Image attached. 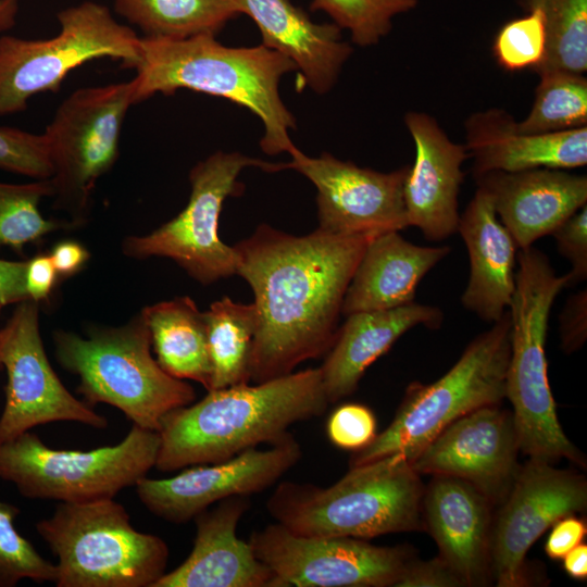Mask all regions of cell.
Instances as JSON below:
<instances>
[{"mask_svg":"<svg viewBox=\"0 0 587 587\" xmlns=\"http://www.w3.org/2000/svg\"><path fill=\"white\" fill-rule=\"evenodd\" d=\"M372 235L294 236L261 224L234 247L259 323L250 382L287 375L332 348L344 298Z\"/></svg>","mask_w":587,"mask_h":587,"instance_id":"1","label":"cell"},{"mask_svg":"<svg viewBox=\"0 0 587 587\" xmlns=\"http://www.w3.org/2000/svg\"><path fill=\"white\" fill-rule=\"evenodd\" d=\"M328 405L320 367L208 390L201 400L164 416L154 467L173 472L273 445L289 435L292 425L321 416Z\"/></svg>","mask_w":587,"mask_h":587,"instance_id":"2","label":"cell"},{"mask_svg":"<svg viewBox=\"0 0 587 587\" xmlns=\"http://www.w3.org/2000/svg\"><path fill=\"white\" fill-rule=\"evenodd\" d=\"M134 70L135 104L155 93L170 96L178 89L221 97L262 121L260 147L265 153H289L296 147L289 137L296 121L283 102L278 86L282 77L297 71V66L262 43L227 47L211 34L184 39L142 37Z\"/></svg>","mask_w":587,"mask_h":587,"instance_id":"3","label":"cell"},{"mask_svg":"<svg viewBox=\"0 0 587 587\" xmlns=\"http://www.w3.org/2000/svg\"><path fill=\"white\" fill-rule=\"evenodd\" d=\"M420 474L396 453L349 467L335 484L279 483L266 510L290 533L304 537L377 536L423 528Z\"/></svg>","mask_w":587,"mask_h":587,"instance_id":"4","label":"cell"},{"mask_svg":"<svg viewBox=\"0 0 587 587\" xmlns=\"http://www.w3.org/2000/svg\"><path fill=\"white\" fill-rule=\"evenodd\" d=\"M567 286V274L557 275L544 252L533 246L519 250L515 289L508 309L505 398L512 404L520 451L550 463L567 459L585 465L559 422L545 350L553 301Z\"/></svg>","mask_w":587,"mask_h":587,"instance_id":"5","label":"cell"},{"mask_svg":"<svg viewBox=\"0 0 587 587\" xmlns=\"http://www.w3.org/2000/svg\"><path fill=\"white\" fill-rule=\"evenodd\" d=\"M59 364L79 378L89 405L110 404L134 425L158 432L171 411L196 399L193 387L167 374L151 354L150 330L139 313L121 326H89L86 337L55 329Z\"/></svg>","mask_w":587,"mask_h":587,"instance_id":"6","label":"cell"},{"mask_svg":"<svg viewBox=\"0 0 587 587\" xmlns=\"http://www.w3.org/2000/svg\"><path fill=\"white\" fill-rule=\"evenodd\" d=\"M36 530L58 558L57 587H153L166 573V542L134 528L114 498L59 502Z\"/></svg>","mask_w":587,"mask_h":587,"instance_id":"7","label":"cell"},{"mask_svg":"<svg viewBox=\"0 0 587 587\" xmlns=\"http://www.w3.org/2000/svg\"><path fill=\"white\" fill-rule=\"evenodd\" d=\"M510 357L507 312L476 336L454 365L432 384L412 383L391 423L364 448L354 451L349 467L390 454L412 461L442 429L464 414L505 398Z\"/></svg>","mask_w":587,"mask_h":587,"instance_id":"8","label":"cell"},{"mask_svg":"<svg viewBox=\"0 0 587 587\" xmlns=\"http://www.w3.org/2000/svg\"><path fill=\"white\" fill-rule=\"evenodd\" d=\"M159 447L158 432L134 424L118 444L88 451L52 449L29 430L0 444V478L28 499L114 498L154 467Z\"/></svg>","mask_w":587,"mask_h":587,"instance_id":"9","label":"cell"},{"mask_svg":"<svg viewBox=\"0 0 587 587\" xmlns=\"http://www.w3.org/2000/svg\"><path fill=\"white\" fill-rule=\"evenodd\" d=\"M60 32L48 39L0 37V117L24 111L29 98L58 92L74 68L110 58L135 68L140 37L109 9L85 1L58 14Z\"/></svg>","mask_w":587,"mask_h":587,"instance_id":"10","label":"cell"},{"mask_svg":"<svg viewBox=\"0 0 587 587\" xmlns=\"http://www.w3.org/2000/svg\"><path fill=\"white\" fill-rule=\"evenodd\" d=\"M135 104L132 80L80 88L58 107L46 127L53 167V208L82 226L99 178L115 164L126 114Z\"/></svg>","mask_w":587,"mask_h":587,"instance_id":"11","label":"cell"},{"mask_svg":"<svg viewBox=\"0 0 587 587\" xmlns=\"http://www.w3.org/2000/svg\"><path fill=\"white\" fill-rule=\"evenodd\" d=\"M249 166L265 172L284 170V163L239 152L212 153L190 170L191 191L184 210L147 235L126 237L123 253L136 260L168 258L203 286L236 275V251L220 239L218 218L226 198L241 193L243 186L237 178Z\"/></svg>","mask_w":587,"mask_h":587,"instance_id":"12","label":"cell"},{"mask_svg":"<svg viewBox=\"0 0 587 587\" xmlns=\"http://www.w3.org/2000/svg\"><path fill=\"white\" fill-rule=\"evenodd\" d=\"M7 373L4 405L0 415V444L32 428L68 421L102 429L104 415L75 398L52 369L39 327V303H18L0 327V370Z\"/></svg>","mask_w":587,"mask_h":587,"instance_id":"13","label":"cell"},{"mask_svg":"<svg viewBox=\"0 0 587 587\" xmlns=\"http://www.w3.org/2000/svg\"><path fill=\"white\" fill-rule=\"evenodd\" d=\"M248 542L283 587H395L413 558L402 546L298 536L278 523L252 532Z\"/></svg>","mask_w":587,"mask_h":587,"instance_id":"14","label":"cell"},{"mask_svg":"<svg viewBox=\"0 0 587 587\" xmlns=\"http://www.w3.org/2000/svg\"><path fill=\"white\" fill-rule=\"evenodd\" d=\"M502 502L491 524L490 573L498 587H521L527 551L557 521L586 509L587 484L579 474L529 458Z\"/></svg>","mask_w":587,"mask_h":587,"instance_id":"15","label":"cell"},{"mask_svg":"<svg viewBox=\"0 0 587 587\" xmlns=\"http://www.w3.org/2000/svg\"><path fill=\"white\" fill-rule=\"evenodd\" d=\"M284 163L316 188L319 229L336 235H378L409 226L403 184L409 166L384 173L324 152L308 157L297 147Z\"/></svg>","mask_w":587,"mask_h":587,"instance_id":"16","label":"cell"},{"mask_svg":"<svg viewBox=\"0 0 587 587\" xmlns=\"http://www.w3.org/2000/svg\"><path fill=\"white\" fill-rule=\"evenodd\" d=\"M302 457L290 433L266 449L252 448L210 464L183 469L168 478H141L135 486L141 503L155 516L185 524L207 508L235 496H251L275 485Z\"/></svg>","mask_w":587,"mask_h":587,"instance_id":"17","label":"cell"},{"mask_svg":"<svg viewBox=\"0 0 587 587\" xmlns=\"http://www.w3.org/2000/svg\"><path fill=\"white\" fill-rule=\"evenodd\" d=\"M519 451L512 413L490 404L452 422L411 463L419 474L466 480L495 504L502 502L519 471Z\"/></svg>","mask_w":587,"mask_h":587,"instance_id":"18","label":"cell"},{"mask_svg":"<svg viewBox=\"0 0 587 587\" xmlns=\"http://www.w3.org/2000/svg\"><path fill=\"white\" fill-rule=\"evenodd\" d=\"M404 123L415 148L414 162L403 184L408 224L419 228L428 240L439 241L458 229L462 164L469 152L464 145L452 141L427 113L408 112Z\"/></svg>","mask_w":587,"mask_h":587,"instance_id":"19","label":"cell"},{"mask_svg":"<svg viewBox=\"0 0 587 587\" xmlns=\"http://www.w3.org/2000/svg\"><path fill=\"white\" fill-rule=\"evenodd\" d=\"M251 505L249 496L223 499L193 517V546L176 569L153 587H283L250 544L237 536L240 519Z\"/></svg>","mask_w":587,"mask_h":587,"instance_id":"20","label":"cell"},{"mask_svg":"<svg viewBox=\"0 0 587 587\" xmlns=\"http://www.w3.org/2000/svg\"><path fill=\"white\" fill-rule=\"evenodd\" d=\"M519 250L551 233L587 204V177L567 170L487 172L475 176Z\"/></svg>","mask_w":587,"mask_h":587,"instance_id":"21","label":"cell"},{"mask_svg":"<svg viewBox=\"0 0 587 587\" xmlns=\"http://www.w3.org/2000/svg\"><path fill=\"white\" fill-rule=\"evenodd\" d=\"M490 500L466 480L433 475L422 513L440 555L464 586H478L490 572Z\"/></svg>","mask_w":587,"mask_h":587,"instance_id":"22","label":"cell"},{"mask_svg":"<svg viewBox=\"0 0 587 587\" xmlns=\"http://www.w3.org/2000/svg\"><path fill=\"white\" fill-rule=\"evenodd\" d=\"M465 148L474 175L535 168L573 170L587 164V127L559 133L529 134L517 129L504 110L489 109L465 123Z\"/></svg>","mask_w":587,"mask_h":587,"instance_id":"23","label":"cell"},{"mask_svg":"<svg viewBox=\"0 0 587 587\" xmlns=\"http://www.w3.org/2000/svg\"><path fill=\"white\" fill-rule=\"evenodd\" d=\"M457 233L465 243L470 261L469 282L461 303L492 324L510 307L519 247L500 222L489 196L479 187L460 214Z\"/></svg>","mask_w":587,"mask_h":587,"instance_id":"24","label":"cell"},{"mask_svg":"<svg viewBox=\"0 0 587 587\" xmlns=\"http://www.w3.org/2000/svg\"><path fill=\"white\" fill-rule=\"evenodd\" d=\"M241 13L258 26L262 45L290 59L300 71L303 86L328 92L352 47L334 23L317 24L289 0H237Z\"/></svg>","mask_w":587,"mask_h":587,"instance_id":"25","label":"cell"},{"mask_svg":"<svg viewBox=\"0 0 587 587\" xmlns=\"http://www.w3.org/2000/svg\"><path fill=\"white\" fill-rule=\"evenodd\" d=\"M442 322L440 309L416 302L347 315L320 367L329 404L352 395L367 367L404 333L417 325L437 329Z\"/></svg>","mask_w":587,"mask_h":587,"instance_id":"26","label":"cell"},{"mask_svg":"<svg viewBox=\"0 0 587 587\" xmlns=\"http://www.w3.org/2000/svg\"><path fill=\"white\" fill-rule=\"evenodd\" d=\"M449 252V246L414 245L399 230L373 236L349 283L341 314L347 316L414 302L422 278Z\"/></svg>","mask_w":587,"mask_h":587,"instance_id":"27","label":"cell"},{"mask_svg":"<svg viewBox=\"0 0 587 587\" xmlns=\"http://www.w3.org/2000/svg\"><path fill=\"white\" fill-rule=\"evenodd\" d=\"M159 365L171 376L211 388L212 370L204 314L188 296L143 308Z\"/></svg>","mask_w":587,"mask_h":587,"instance_id":"28","label":"cell"},{"mask_svg":"<svg viewBox=\"0 0 587 587\" xmlns=\"http://www.w3.org/2000/svg\"><path fill=\"white\" fill-rule=\"evenodd\" d=\"M211 362V388L250 383V363L259 315L253 303L223 297L203 312Z\"/></svg>","mask_w":587,"mask_h":587,"instance_id":"29","label":"cell"},{"mask_svg":"<svg viewBox=\"0 0 587 587\" xmlns=\"http://www.w3.org/2000/svg\"><path fill=\"white\" fill-rule=\"evenodd\" d=\"M115 11L147 38L215 35L241 13L237 0H114Z\"/></svg>","mask_w":587,"mask_h":587,"instance_id":"30","label":"cell"},{"mask_svg":"<svg viewBox=\"0 0 587 587\" xmlns=\"http://www.w3.org/2000/svg\"><path fill=\"white\" fill-rule=\"evenodd\" d=\"M526 11H541L547 32L540 75L563 71L585 74L587 70V0H519Z\"/></svg>","mask_w":587,"mask_h":587,"instance_id":"31","label":"cell"},{"mask_svg":"<svg viewBox=\"0 0 587 587\" xmlns=\"http://www.w3.org/2000/svg\"><path fill=\"white\" fill-rule=\"evenodd\" d=\"M534 103L526 117L516 122L529 134L559 133L587 127V79L563 71L539 75Z\"/></svg>","mask_w":587,"mask_h":587,"instance_id":"32","label":"cell"},{"mask_svg":"<svg viewBox=\"0 0 587 587\" xmlns=\"http://www.w3.org/2000/svg\"><path fill=\"white\" fill-rule=\"evenodd\" d=\"M52 195L50 178L25 184L0 183V247L23 255L26 245L39 242L54 230L75 228L68 220L43 217L40 202Z\"/></svg>","mask_w":587,"mask_h":587,"instance_id":"33","label":"cell"},{"mask_svg":"<svg viewBox=\"0 0 587 587\" xmlns=\"http://www.w3.org/2000/svg\"><path fill=\"white\" fill-rule=\"evenodd\" d=\"M420 0H312V11H323L340 29L350 33L360 47L379 42L389 34L396 16L407 13Z\"/></svg>","mask_w":587,"mask_h":587,"instance_id":"34","label":"cell"},{"mask_svg":"<svg viewBox=\"0 0 587 587\" xmlns=\"http://www.w3.org/2000/svg\"><path fill=\"white\" fill-rule=\"evenodd\" d=\"M20 509L0 499V587H15L22 579L54 583L57 566L45 559L15 527Z\"/></svg>","mask_w":587,"mask_h":587,"instance_id":"35","label":"cell"},{"mask_svg":"<svg viewBox=\"0 0 587 587\" xmlns=\"http://www.w3.org/2000/svg\"><path fill=\"white\" fill-rule=\"evenodd\" d=\"M527 12L505 23L495 37L494 55L507 71H535L544 61L547 48L544 15L538 9Z\"/></svg>","mask_w":587,"mask_h":587,"instance_id":"36","label":"cell"},{"mask_svg":"<svg viewBox=\"0 0 587 587\" xmlns=\"http://www.w3.org/2000/svg\"><path fill=\"white\" fill-rule=\"evenodd\" d=\"M0 170L34 179L50 178L53 167L46 136L0 126Z\"/></svg>","mask_w":587,"mask_h":587,"instance_id":"37","label":"cell"},{"mask_svg":"<svg viewBox=\"0 0 587 587\" xmlns=\"http://www.w3.org/2000/svg\"><path fill=\"white\" fill-rule=\"evenodd\" d=\"M376 417L370 408L360 403H344L329 415L326 434L334 446L354 452L376 437Z\"/></svg>","mask_w":587,"mask_h":587,"instance_id":"38","label":"cell"},{"mask_svg":"<svg viewBox=\"0 0 587 587\" xmlns=\"http://www.w3.org/2000/svg\"><path fill=\"white\" fill-rule=\"evenodd\" d=\"M558 251L571 264L570 286L587 277V204L567 217L552 233Z\"/></svg>","mask_w":587,"mask_h":587,"instance_id":"39","label":"cell"},{"mask_svg":"<svg viewBox=\"0 0 587 587\" xmlns=\"http://www.w3.org/2000/svg\"><path fill=\"white\" fill-rule=\"evenodd\" d=\"M461 578L438 557L428 561H409L395 587H460Z\"/></svg>","mask_w":587,"mask_h":587,"instance_id":"40","label":"cell"},{"mask_svg":"<svg viewBox=\"0 0 587 587\" xmlns=\"http://www.w3.org/2000/svg\"><path fill=\"white\" fill-rule=\"evenodd\" d=\"M561 348L566 353L577 351L587 339V291L571 295L559 316Z\"/></svg>","mask_w":587,"mask_h":587,"instance_id":"41","label":"cell"},{"mask_svg":"<svg viewBox=\"0 0 587 587\" xmlns=\"http://www.w3.org/2000/svg\"><path fill=\"white\" fill-rule=\"evenodd\" d=\"M551 527L545 551L554 560H562L567 552L583 542L587 530L586 523L574 514L560 519Z\"/></svg>","mask_w":587,"mask_h":587,"instance_id":"42","label":"cell"},{"mask_svg":"<svg viewBox=\"0 0 587 587\" xmlns=\"http://www.w3.org/2000/svg\"><path fill=\"white\" fill-rule=\"evenodd\" d=\"M58 279L59 275L49 254L38 253L27 259L25 288L30 300L37 303L47 301Z\"/></svg>","mask_w":587,"mask_h":587,"instance_id":"43","label":"cell"},{"mask_svg":"<svg viewBox=\"0 0 587 587\" xmlns=\"http://www.w3.org/2000/svg\"><path fill=\"white\" fill-rule=\"evenodd\" d=\"M27 260H4L0 258V314L10 304L29 299L25 288Z\"/></svg>","mask_w":587,"mask_h":587,"instance_id":"44","label":"cell"},{"mask_svg":"<svg viewBox=\"0 0 587 587\" xmlns=\"http://www.w3.org/2000/svg\"><path fill=\"white\" fill-rule=\"evenodd\" d=\"M49 257L59 275L65 279L77 274L90 259L88 249L76 240H62L53 246Z\"/></svg>","mask_w":587,"mask_h":587,"instance_id":"45","label":"cell"},{"mask_svg":"<svg viewBox=\"0 0 587 587\" xmlns=\"http://www.w3.org/2000/svg\"><path fill=\"white\" fill-rule=\"evenodd\" d=\"M564 571L575 579L587 577V546L580 542L563 557Z\"/></svg>","mask_w":587,"mask_h":587,"instance_id":"46","label":"cell"},{"mask_svg":"<svg viewBox=\"0 0 587 587\" xmlns=\"http://www.w3.org/2000/svg\"><path fill=\"white\" fill-rule=\"evenodd\" d=\"M17 0H0V33L15 24Z\"/></svg>","mask_w":587,"mask_h":587,"instance_id":"47","label":"cell"}]
</instances>
